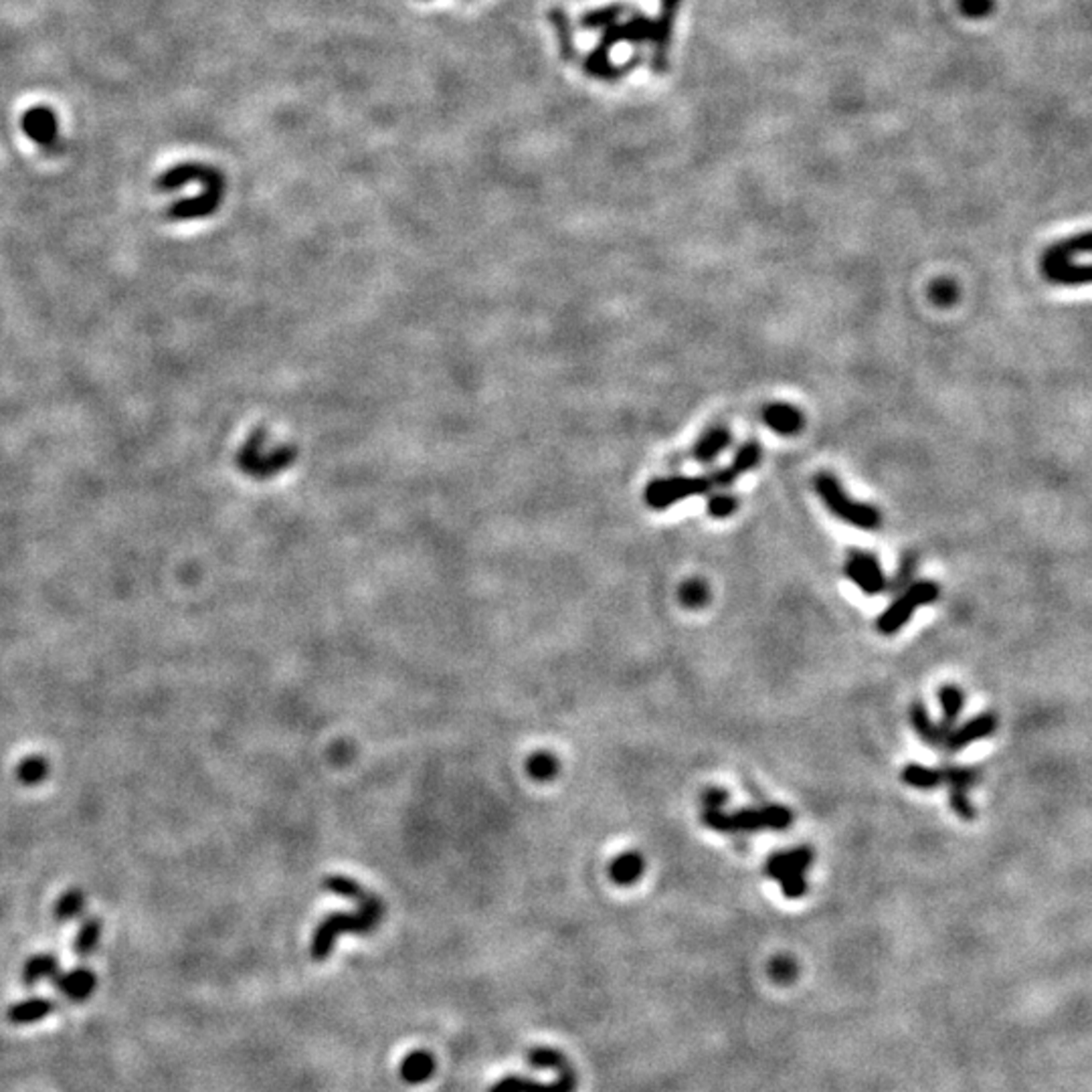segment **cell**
Listing matches in <instances>:
<instances>
[{"mask_svg":"<svg viewBox=\"0 0 1092 1092\" xmlns=\"http://www.w3.org/2000/svg\"><path fill=\"white\" fill-rule=\"evenodd\" d=\"M361 910L354 912V915H347V912H334V915L326 917L322 922H320V927L314 933V939H312V959L314 961H326L328 955L332 953V949H334L336 943V936L342 933H371L373 929H376V924L383 921L385 915V905L383 900H378L375 894L366 893L364 898L359 902Z\"/></svg>","mask_w":1092,"mask_h":1092,"instance_id":"1","label":"cell"},{"mask_svg":"<svg viewBox=\"0 0 1092 1092\" xmlns=\"http://www.w3.org/2000/svg\"><path fill=\"white\" fill-rule=\"evenodd\" d=\"M703 822L708 829L718 834H755V832H783L793 824V813L783 805L744 807L734 813L724 810H704Z\"/></svg>","mask_w":1092,"mask_h":1092,"instance_id":"2","label":"cell"},{"mask_svg":"<svg viewBox=\"0 0 1092 1092\" xmlns=\"http://www.w3.org/2000/svg\"><path fill=\"white\" fill-rule=\"evenodd\" d=\"M528 1062L534 1066L554 1068V1071L559 1072V1078H556L554 1083H551V1085H540V1083H534V1080H528V1078L506 1076L500 1080V1083H496L490 1088V1092H575V1088H577L575 1068L561 1052H556L553 1048H532L528 1052Z\"/></svg>","mask_w":1092,"mask_h":1092,"instance_id":"3","label":"cell"},{"mask_svg":"<svg viewBox=\"0 0 1092 1092\" xmlns=\"http://www.w3.org/2000/svg\"><path fill=\"white\" fill-rule=\"evenodd\" d=\"M815 490L829 512L841 522H846V525L864 530H876L880 526V512L870 504L852 500L844 488H841L839 480L832 473H819L815 478Z\"/></svg>","mask_w":1092,"mask_h":1092,"instance_id":"4","label":"cell"},{"mask_svg":"<svg viewBox=\"0 0 1092 1092\" xmlns=\"http://www.w3.org/2000/svg\"><path fill=\"white\" fill-rule=\"evenodd\" d=\"M293 459L295 454L292 447L273 444L266 433H253L237 456V464L247 476L266 480L278 476Z\"/></svg>","mask_w":1092,"mask_h":1092,"instance_id":"5","label":"cell"},{"mask_svg":"<svg viewBox=\"0 0 1092 1092\" xmlns=\"http://www.w3.org/2000/svg\"><path fill=\"white\" fill-rule=\"evenodd\" d=\"M813 864L812 848L801 846L785 852H777L765 864V876L779 882L781 893L787 898H801L807 893L805 872Z\"/></svg>","mask_w":1092,"mask_h":1092,"instance_id":"6","label":"cell"},{"mask_svg":"<svg viewBox=\"0 0 1092 1092\" xmlns=\"http://www.w3.org/2000/svg\"><path fill=\"white\" fill-rule=\"evenodd\" d=\"M939 585L935 580H915L908 589L900 593L894 601L888 605V609L878 617V632L884 635H894L902 627H905L910 617L922 605H931L939 599Z\"/></svg>","mask_w":1092,"mask_h":1092,"instance_id":"7","label":"cell"},{"mask_svg":"<svg viewBox=\"0 0 1092 1092\" xmlns=\"http://www.w3.org/2000/svg\"><path fill=\"white\" fill-rule=\"evenodd\" d=\"M715 480L712 476H672L660 478L649 482L646 488V502L654 510H666L674 504H678L686 498L703 496L710 490H715Z\"/></svg>","mask_w":1092,"mask_h":1092,"instance_id":"8","label":"cell"},{"mask_svg":"<svg viewBox=\"0 0 1092 1092\" xmlns=\"http://www.w3.org/2000/svg\"><path fill=\"white\" fill-rule=\"evenodd\" d=\"M1068 255H1071V237L1052 243L1040 259L1042 276L1056 286L1092 283V266H1074Z\"/></svg>","mask_w":1092,"mask_h":1092,"instance_id":"9","label":"cell"},{"mask_svg":"<svg viewBox=\"0 0 1092 1092\" xmlns=\"http://www.w3.org/2000/svg\"><path fill=\"white\" fill-rule=\"evenodd\" d=\"M682 0H660V13L654 20V37H651L649 67L654 74L663 75L670 69V47L674 39L676 19H678Z\"/></svg>","mask_w":1092,"mask_h":1092,"instance_id":"10","label":"cell"},{"mask_svg":"<svg viewBox=\"0 0 1092 1092\" xmlns=\"http://www.w3.org/2000/svg\"><path fill=\"white\" fill-rule=\"evenodd\" d=\"M846 577L866 595H880L888 589V579L874 554L866 551H852L846 561Z\"/></svg>","mask_w":1092,"mask_h":1092,"instance_id":"11","label":"cell"},{"mask_svg":"<svg viewBox=\"0 0 1092 1092\" xmlns=\"http://www.w3.org/2000/svg\"><path fill=\"white\" fill-rule=\"evenodd\" d=\"M651 37H654V20L644 13H629L625 20H620L617 25L601 33L597 47H601L605 51H611L617 43L642 47L646 43H651Z\"/></svg>","mask_w":1092,"mask_h":1092,"instance_id":"12","label":"cell"},{"mask_svg":"<svg viewBox=\"0 0 1092 1092\" xmlns=\"http://www.w3.org/2000/svg\"><path fill=\"white\" fill-rule=\"evenodd\" d=\"M997 729V717L993 712H981L979 717H973L961 727H953L947 732V739L943 744L945 753H959L967 749L969 744L991 737Z\"/></svg>","mask_w":1092,"mask_h":1092,"instance_id":"13","label":"cell"},{"mask_svg":"<svg viewBox=\"0 0 1092 1092\" xmlns=\"http://www.w3.org/2000/svg\"><path fill=\"white\" fill-rule=\"evenodd\" d=\"M609 53L611 51H605V49H601V47H595V49H593L583 61L585 74L597 81L615 83V81L627 77L635 67H639L644 61L642 55H634V57H629L625 63H613Z\"/></svg>","mask_w":1092,"mask_h":1092,"instance_id":"14","label":"cell"},{"mask_svg":"<svg viewBox=\"0 0 1092 1092\" xmlns=\"http://www.w3.org/2000/svg\"><path fill=\"white\" fill-rule=\"evenodd\" d=\"M763 456V449L757 442H746L737 449V456L732 457L730 464L722 470H717L715 473H710L712 480H715L717 488H727L732 482H737L741 476H744L746 471H751L758 466V461H761Z\"/></svg>","mask_w":1092,"mask_h":1092,"instance_id":"15","label":"cell"},{"mask_svg":"<svg viewBox=\"0 0 1092 1092\" xmlns=\"http://www.w3.org/2000/svg\"><path fill=\"white\" fill-rule=\"evenodd\" d=\"M98 977L88 967H75L55 976V990L63 993L69 1002H86L96 991Z\"/></svg>","mask_w":1092,"mask_h":1092,"instance_id":"16","label":"cell"},{"mask_svg":"<svg viewBox=\"0 0 1092 1092\" xmlns=\"http://www.w3.org/2000/svg\"><path fill=\"white\" fill-rule=\"evenodd\" d=\"M22 130H25V134L33 142H37L39 146H45V148L55 146L57 117H55L53 110L45 108V105H37V108H31L25 114V117H22Z\"/></svg>","mask_w":1092,"mask_h":1092,"instance_id":"17","label":"cell"},{"mask_svg":"<svg viewBox=\"0 0 1092 1092\" xmlns=\"http://www.w3.org/2000/svg\"><path fill=\"white\" fill-rule=\"evenodd\" d=\"M910 724L924 744L931 746V749L943 751L947 730L941 727V722H935L931 718V712L922 703H915L910 706Z\"/></svg>","mask_w":1092,"mask_h":1092,"instance_id":"18","label":"cell"},{"mask_svg":"<svg viewBox=\"0 0 1092 1092\" xmlns=\"http://www.w3.org/2000/svg\"><path fill=\"white\" fill-rule=\"evenodd\" d=\"M763 421L779 435H795L803 427V415L787 403H771L763 411Z\"/></svg>","mask_w":1092,"mask_h":1092,"instance_id":"19","label":"cell"},{"mask_svg":"<svg viewBox=\"0 0 1092 1092\" xmlns=\"http://www.w3.org/2000/svg\"><path fill=\"white\" fill-rule=\"evenodd\" d=\"M549 20H551V25H553V31H554L556 43H559V55H561L563 61L565 63L577 61L579 51H577V41H575L571 17L566 15L565 8L554 7V8H551Z\"/></svg>","mask_w":1092,"mask_h":1092,"instance_id":"20","label":"cell"},{"mask_svg":"<svg viewBox=\"0 0 1092 1092\" xmlns=\"http://www.w3.org/2000/svg\"><path fill=\"white\" fill-rule=\"evenodd\" d=\"M53 1012V1002L47 997H29L8 1007L7 1019L15 1026H31L45 1019Z\"/></svg>","mask_w":1092,"mask_h":1092,"instance_id":"21","label":"cell"},{"mask_svg":"<svg viewBox=\"0 0 1092 1092\" xmlns=\"http://www.w3.org/2000/svg\"><path fill=\"white\" fill-rule=\"evenodd\" d=\"M730 439L732 435L727 427H712V430H708L698 439L692 456L700 464H710V461H715L722 451L730 445Z\"/></svg>","mask_w":1092,"mask_h":1092,"instance_id":"22","label":"cell"},{"mask_svg":"<svg viewBox=\"0 0 1092 1092\" xmlns=\"http://www.w3.org/2000/svg\"><path fill=\"white\" fill-rule=\"evenodd\" d=\"M644 858L639 856L635 852H625L617 856L611 866H609V874H611V880L620 886H629L637 882L639 878L644 874Z\"/></svg>","mask_w":1092,"mask_h":1092,"instance_id":"23","label":"cell"},{"mask_svg":"<svg viewBox=\"0 0 1092 1092\" xmlns=\"http://www.w3.org/2000/svg\"><path fill=\"white\" fill-rule=\"evenodd\" d=\"M435 1072V1058L427 1050L411 1052L401 1064V1076L409 1085H421Z\"/></svg>","mask_w":1092,"mask_h":1092,"instance_id":"24","label":"cell"},{"mask_svg":"<svg viewBox=\"0 0 1092 1092\" xmlns=\"http://www.w3.org/2000/svg\"><path fill=\"white\" fill-rule=\"evenodd\" d=\"M627 13H632V10H629L625 5L613 3L607 7L587 10V13L580 17L579 25H580V29H585V31H605V29L617 25V22L621 20V17Z\"/></svg>","mask_w":1092,"mask_h":1092,"instance_id":"25","label":"cell"},{"mask_svg":"<svg viewBox=\"0 0 1092 1092\" xmlns=\"http://www.w3.org/2000/svg\"><path fill=\"white\" fill-rule=\"evenodd\" d=\"M55 976H59V959L53 953H37L22 965L20 979L25 985H34Z\"/></svg>","mask_w":1092,"mask_h":1092,"instance_id":"26","label":"cell"},{"mask_svg":"<svg viewBox=\"0 0 1092 1092\" xmlns=\"http://www.w3.org/2000/svg\"><path fill=\"white\" fill-rule=\"evenodd\" d=\"M939 704H941V712H943L941 727L949 732L953 727H957V720L965 706V694L959 686L947 684L939 690Z\"/></svg>","mask_w":1092,"mask_h":1092,"instance_id":"27","label":"cell"},{"mask_svg":"<svg viewBox=\"0 0 1092 1092\" xmlns=\"http://www.w3.org/2000/svg\"><path fill=\"white\" fill-rule=\"evenodd\" d=\"M902 781H905L908 787L929 791V789H936V787L943 785V771L910 763L902 769Z\"/></svg>","mask_w":1092,"mask_h":1092,"instance_id":"28","label":"cell"},{"mask_svg":"<svg viewBox=\"0 0 1092 1092\" xmlns=\"http://www.w3.org/2000/svg\"><path fill=\"white\" fill-rule=\"evenodd\" d=\"M83 908H86V894H83L81 888H69L65 893L57 898L55 902V908H53V917L59 922H69L77 919Z\"/></svg>","mask_w":1092,"mask_h":1092,"instance_id":"29","label":"cell"},{"mask_svg":"<svg viewBox=\"0 0 1092 1092\" xmlns=\"http://www.w3.org/2000/svg\"><path fill=\"white\" fill-rule=\"evenodd\" d=\"M47 777H49V763L43 755H29L17 767V781L27 787L39 785Z\"/></svg>","mask_w":1092,"mask_h":1092,"instance_id":"30","label":"cell"},{"mask_svg":"<svg viewBox=\"0 0 1092 1092\" xmlns=\"http://www.w3.org/2000/svg\"><path fill=\"white\" fill-rule=\"evenodd\" d=\"M100 936H102V921L98 917H89L83 921V924L79 927L77 935H75V941H74V951L79 957H88L93 951H96V947L100 943Z\"/></svg>","mask_w":1092,"mask_h":1092,"instance_id":"31","label":"cell"},{"mask_svg":"<svg viewBox=\"0 0 1092 1092\" xmlns=\"http://www.w3.org/2000/svg\"><path fill=\"white\" fill-rule=\"evenodd\" d=\"M941 771H943V783H947L949 789H955V791L967 793L981 781L979 771L971 769V767L947 765V767H941Z\"/></svg>","mask_w":1092,"mask_h":1092,"instance_id":"32","label":"cell"},{"mask_svg":"<svg viewBox=\"0 0 1092 1092\" xmlns=\"http://www.w3.org/2000/svg\"><path fill=\"white\" fill-rule=\"evenodd\" d=\"M917 554L915 553H907L905 556L900 559V565L896 568V575L888 580V589L890 595L898 597L902 591L908 589L912 583H915V573H917Z\"/></svg>","mask_w":1092,"mask_h":1092,"instance_id":"33","label":"cell"},{"mask_svg":"<svg viewBox=\"0 0 1092 1092\" xmlns=\"http://www.w3.org/2000/svg\"><path fill=\"white\" fill-rule=\"evenodd\" d=\"M526 771L534 781H551L559 773V761L551 753H534L528 758Z\"/></svg>","mask_w":1092,"mask_h":1092,"instance_id":"34","label":"cell"},{"mask_svg":"<svg viewBox=\"0 0 1092 1092\" xmlns=\"http://www.w3.org/2000/svg\"><path fill=\"white\" fill-rule=\"evenodd\" d=\"M678 597H680V603L684 605V607L700 609L708 603V587H706V583H703V580H698V579L686 580V583L680 587Z\"/></svg>","mask_w":1092,"mask_h":1092,"instance_id":"35","label":"cell"},{"mask_svg":"<svg viewBox=\"0 0 1092 1092\" xmlns=\"http://www.w3.org/2000/svg\"><path fill=\"white\" fill-rule=\"evenodd\" d=\"M324 888L328 890V893H334L338 896L350 898V900H356V902H361L364 898V894H366V890L361 884H356L354 880H350V878H347V876H328L326 880H324Z\"/></svg>","mask_w":1092,"mask_h":1092,"instance_id":"36","label":"cell"},{"mask_svg":"<svg viewBox=\"0 0 1092 1092\" xmlns=\"http://www.w3.org/2000/svg\"><path fill=\"white\" fill-rule=\"evenodd\" d=\"M708 514L715 518H729L739 508V500L730 494H717L710 496L708 500Z\"/></svg>","mask_w":1092,"mask_h":1092,"instance_id":"37","label":"cell"},{"mask_svg":"<svg viewBox=\"0 0 1092 1092\" xmlns=\"http://www.w3.org/2000/svg\"><path fill=\"white\" fill-rule=\"evenodd\" d=\"M957 7L967 19H988L993 13L995 0H957Z\"/></svg>","mask_w":1092,"mask_h":1092,"instance_id":"38","label":"cell"},{"mask_svg":"<svg viewBox=\"0 0 1092 1092\" xmlns=\"http://www.w3.org/2000/svg\"><path fill=\"white\" fill-rule=\"evenodd\" d=\"M769 973L777 983H789L798 976V965H795V961L791 957H775L771 961Z\"/></svg>","mask_w":1092,"mask_h":1092,"instance_id":"39","label":"cell"},{"mask_svg":"<svg viewBox=\"0 0 1092 1092\" xmlns=\"http://www.w3.org/2000/svg\"><path fill=\"white\" fill-rule=\"evenodd\" d=\"M949 803H951V810L961 817L965 819V822H971V819H976V807L969 801L967 793L965 791H955V789H949Z\"/></svg>","mask_w":1092,"mask_h":1092,"instance_id":"40","label":"cell"},{"mask_svg":"<svg viewBox=\"0 0 1092 1092\" xmlns=\"http://www.w3.org/2000/svg\"><path fill=\"white\" fill-rule=\"evenodd\" d=\"M931 298L935 304H939V306H951L957 300V288L947 280L935 281L933 288H931Z\"/></svg>","mask_w":1092,"mask_h":1092,"instance_id":"41","label":"cell"},{"mask_svg":"<svg viewBox=\"0 0 1092 1092\" xmlns=\"http://www.w3.org/2000/svg\"><path fill=\"white\" fill-rule=\"evenodd\" d=\"M729 803V791L727 789H720V787H708L703 793V805L704 810H724V805Z\"/></svg>","mask_w":1092,"mask_h":1092,"instance_id":"42","label":"cell"}]
</instances>
